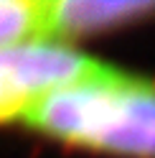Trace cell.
<instances>
[{
  "mask_svg": "<svg viewBox=\"0 0 155 158\" xmlns=\"http://www.w3.org/2000/svg\"><path fill=\"white\" fill-rule=\"evenodd\" d=\"M23 125L86 151L155 158V84L104 64L43 97Z\"/></svg>",
  "mask_w": 155,
  "mask_h": 158,
  "instance_id": "cell-1",
  "label": "cell"
},
{
  "mask_svg": "<svg viewBox=\"0 0 155 158\" xmlns=\"http://www.w3.org/2000/svg\"><path fill=\"white\" fill-rule=\"evenodd\" d=\"M102 66L51 38L0 48V123H23L43 97L97 74Z\"/></svg>",
  "mask_w": 155,
  "mask_h": 158,
  "instance_id": "cell-2",
  "label": "cell"
},
{
  "mask_svg": "<svg viewBox=\"0 0 155 158\" xmlns=\"http://www.w3.org/2000/svg\"><path fill=\"white\" fill-rule=\"evenodd\" d=\"M155 15V3H117V0H64L46 3V36L74 38L104 28H114L122 23L142 21Z\"/></svg>",
  "mask_w": 155,
  "mask_h": 158,
  "instance_id": "cell-3",
  "label": "cell"
},
{
  "mask_svg": "<svg viewBox=\"0 0 155 158\" xmlns=\"http://www.w3.org/2000/svg\"><path fill=\"white\" fill-rule=\"evenodd\" d=\"M46 36V3L0 0V48L38 41Z\"/></svg>",
  "mask_w": 155,
  "mask_h": 158,
  "instance_id": "cell-4",
  "label": "cell"
}]
</instances>
